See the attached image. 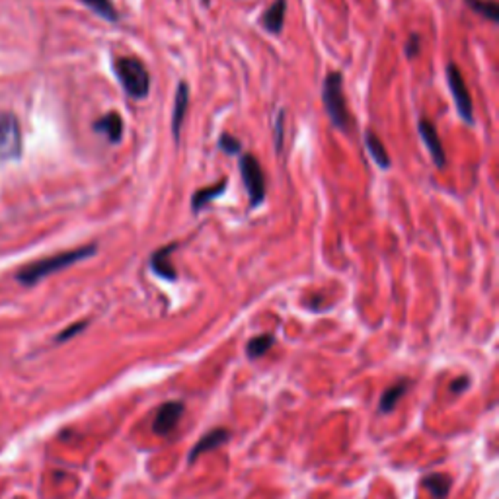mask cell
Here are the masks:
<instances>
[{"label":"cell","mask_w":499,"mask_h":499,"mask_svg":"<svg viewBox=\"0 0 499 499\" xmlns=\"http://www.w3.org/2000/svg\"><path fill=\"white\" fill-rule=\"evenodd\" d=\"M178 242H172V244H166L162 248H158L156 252H153L150 260H148V265L155 275H158L160 279H166V281H176L178 279V272L174 267L172 260L170 255L174 254V250H178Z\"/></svg>","instance_id":"obj_10"},{"label":"cell","mask_w":499,"mask_h":499,"mask_svg":"<svg viewBox=\"0 0 499 499\" xmlns=\"http://www.w3.org/2000/svg\"><path fill=\"white\" fill-rule=\"evenodd\" d=\"M418 133L423 141V145L427 146L429 155L433 158V164L437 168H445L447 164V155L443 143H441V136L437 133V127L433 125V121H429L426 118H419L418 121Z\"/></svg>","instance_id":"obj_7"},{"label":"cell","mask_w":499,"mask_h":499,"mask_svg":"<svg viewBox=\"0 0 499 499\" xmlns=\"http://www.w3.org/2000/svg\"><path fill=\"white\" fill-rule=\"evenodd\" d=\"M365 146H367L369 155H371L374 164H377L381 170H388V168H391L392 166L391 155L386 153V148H384V145H382V141L379 139V135H377L372 129H367V131H365Z\"/></svg>","instance_id":"obj_15"},{"label":"cell","mask_w":499,"mask_h":499,"mask_svg":"<svg viewBox=\"0 0 499 499\" xmlns=\"http://www.w3.org/2000/svg\"><path fill=\"white\" fill-rule=\"evenodd\" d=\"M217 146L218 150H223L228 156H238L242 153V141L237 139L234 135H230V133H223V135L218 136Z\"/></svg>","instance_id":"obj_21"},{"label":"cell","mask_w":499,"mask_h":499,"mask_svg":"<svg viewBox=\"0 0 499 499\" xmlns=\"http://www.w3.org/2000/svg\"><path fill=\"white\" fill-rule=\"evenodd\" d=\"M273 139H275V150L277 153H281L283 150V139H285V111L283 109H279L277 111V115H275V127H273Z\"/></svg>","instance_id":"obj_22"},{"label":"cell","mask_w":499,"mask_h":499,"mask_svg":"<svg viewBox=\"0 0 499 499\" xmlns=\"http://www.w3.org/2000/svg\"><path fill=\"white\" fill-rule=\"evenodd\" d=\"M228 437H230V431L225 429V427H217V429H213L209 433H205V435L199 439V443L191 449L190 463H195L201 454L211 453L213 449H218L220 445H225L228 441Z\"/></svg>","instance_id":"obj_14"},{"label":"cell","mask_w":499,"mask_h":499,"mask_svg":"<svg viewBox=\"0 0 499 499\" xmlns=\"http://www.w3.org/2000/svg\"><path fill=\"white\" fill-rule=\"evenodd\" d=\"M201 4H203V6H205V8H209L211 0H201Z\"/></svg>","instance_id":"obj_26"},{"label":"cell","mask_w":499,"mask_h":499,"mask_svg":"<svg viewBox=\"0 0 499 499\" xmlns=\"http://www.w3.org/2000/svg\"><path fill=\"white\" fill-rule=\"evenodd\" d=\"M285 16H287V0H273L269 8L263 12L258 24L272 36H281L283 26H285Z\"/></svg>","instance_id":"obj_12"},{"label":"cell","mask_w":499,"mask_h":499,"mask_svg":"<svg viewBox=\"0 0 499 499\" xmlns=\"http://www.w3.org/2000/svg\"><path fill=\"white\" fill-rule=\"evenodd\" d=\"M447 84H449L451 94H453L454 106H456V113L461 115V119H463L464 123L472 125L474 123L472 96H470V90H468L466 82H464L461 69H458L454 63L447 64Z\"/></svg>","instance_id":"obj_5"},{"label":"cell","mask_w":499,"mask_h":499,"mask_svg":"<svg viewBox=\"0 0 499 499\" xmlns=\"http://www.w3.org/2000/svg\"><path fill=\"white\" fill-rule=\"evenodd\" d=\"M463 2L468 8L472 10V12L480 14V16L490 20L493 24H498L499 22V4L496 0H463Z\"/></svg>","instance_id":"obj_17"},{"label":"cell","mask_w":499,"mask_h":499,"mask_svg":"<svg viewBox=\"0 0 499 499\" xmlns=\"http://www.w3.org/2000/svg\"><path fill=\"white\" fill-rule=\"evenodd\" d=\"M113 73L123 92L133 100H145L150 94V73L146 64L136 57L113 59Z\"/></svg>","instance_id":"obj_3"},{"label":"cell","mask_w":499,"mask_h":499,"mask_svg":"<svg viewBox=\"0 0 499 499\" xmlns=\"http://www.w3.org/2000/svg\"><path fill=\"white\" fill-rule=\"evenodd\" d=\"M190 84L182 80L176 88V98H174V111H172V135L176 143H180L182 136V127L185 115H188V108H190Z\"/></svg>","instance_id":"obj_11"},{"label":"cell","mask_w":499,"mask_h":499,"mask_svg":"<svg viewBox=\"0 0 499 499\" xmlns=\"http://www.w3.org/2000/svg\"><path fill=\"white\" fill-rule=\"evenodd\" d=\"M24 150L22 129L14 113L0 115V164L8 160H18Z\"/></svg>","instance_id":"obj_6"},{"label":"cell","mask_w":499,"mask_h":499,"mask_svg":"<svg viewBox=\"0 0 499 499\" xmlns=\"http://www.w3.org/2000/svg\"><path fill=\"white\" fill-rule=\"evenodd\" d=\"M98 252V244L92 242V244L86 246H78V248H73V250H66V252H59L55 255H47V258H41V260H36V262L27 263L24 265L18 273H16V279H18L22 285H36L41 279H45L49 275L53 273H59L71 267L74 263L84 262L88 260L92 255H96Z\"/></svg>","instance_id":"obj_1"},{"label":"cell","mask_w":499,"mask_h":499,"mask_svg":"<svg viewBox=\"0 0 499 499\" xmlns=\"http://www.w3.org/2000/svg\"><path fill=\"white\" fill-rule=\"evenodd\" d=\"M228 188V180L227 178H220L217 183L213 185H207V188H201L197 190L193 195H191V213L193 215H199L201 211L205 209L207 205H211L213 201H217L218 197L225 195V191Z\"/></svg>","instance_id":"obj_13"},{"label":"cell","mask_w":499,"mask_h":499,"mask_svg":"<svg viewBox=\"0 0 499 499\" xmlns=\"http://www.w3.org/2000/svg\"><path fill=\"white\" fill-rule=\"evenodd\" d=\"M468 386V379L466 377H461V379H456V381L451 384V391L453 392H463L464 388Z\"/></svg>","instance_id":"obj_25"},{"label":"cell","mask_w":499,"mask_h":499,"mask_svg":"<svg viewBox=\"0 0 499 499\" xmlns=\"http://www.w3.org/2000/svg\"><path fill=\"white\" fill-rule=\"evenodd\" d=\"M88 326V320H82V322H76V324H73V326H69L66 330H63L59 336H57V342L61 344V342H66V339H71V337H74L76 334H80L84 328Z\"/></svg>","instance_id":"obj_24"},{"label":"cell","mask_w":499,"mask_h":499,"mask_svg":"<svg viewBox=\"0 0 499 499\" xmlns=\"http://www.w3.org/2000/svg\"><path fill=\"white\" fill-rule=\"evenodd\" d=\"M80 2L84 6H88L94 14H98L101 20L109 22V24H118L119 20H121L113 0H80Z\"/></svg>","instance_id":"obj_16"},{"label":"cell","mask_w":499,"mask_h":499,"mask_svg":"<svg viewBox=\"0 0 499 499\" xmlns=\"http://www.w3.org/2000/svg\"><path fill=\"white\" fill-rule=\"evenodd\" d=\"M185 406L182 402H166L160 406V409L156 412V418L153 421V431L158 437H166L172 429H176L178 421L182 419Z\"/></svg>","instance_id":"obj_8"},{"label":"cell","mask_w":499,"mask_h":499,"mask_svg":"<svg viewBox=\"0 0 499 499\" xmlns=\"http://www.w3.org/2000/svg\"><path fill=\"white\" fill-rule=\"evenodd\" d=\"M427 490L433 493V498L437 499H445L449 496V490H451V480L443 476V474H431V476H426L423 482Z\"/></svg>","instance_id":"obj_19"},{"label":"cell","mask_w":499,"mask_h":499,"mask_svg":"<svg viewBox=\"0 0 499 499\" xmlns=\"http://www.w3.org/2000/svg\"><path fill=\"white\" fill-rule=\"evenodd\" d=\"M275 344V337L272 334H262V336L252 337L248 345H246V355L250 359H260L262 355H265Z\"/></svg>","instance_id":"obj_18"},{"label":"cell","mask_w":499,"mask_h":499,"mask_svg":"<svg viewBox=\"0 0 499 499\" xmlns=\"http://www.w3.org/2000/svg\"><path fill=\"white\" fill-rule=\"evenodd\" d=\"M238 166L250 201V211H255L265 203V174L262 170V164L254 155L246 153L240 156Z\"/></svg>","instance_id":"obj_4"},{"label":"cell","mask_w":499,"mask_h":499,"mask_svg":"<svg viewBox=\"0 0 499 499\" xmlns=\"http://www.w3.org/2000/svg\"><path fill=\"white\" fill-rule=\"evenodd\" d=\"M322 101L326 109L328 118L332 121V125L342 131V133H351L355 127V121L349 113L347 101L344 94V74L339 71H332L324 76L322 82Z\"/></svg>","instance_id":"obj_2"},{"label":"cell","mask_w":499,"mask_h":499,"mask_svg":"<svg viewBox=\"0 0 499 499\" xmlns=\"http://www.w3.org/2000/svg\"><path fill=\"white\" fill-rule=\"evenodd\" d=\"M406 394V381H400L396 382L394 386H391L388 391L382 394L381 398V409L382 412H391L396 404H398V400L402 398Z\"/></svg>","instance_id":"obj_20"},{"label":"cell","mask_w":499,"mask_h":499,"mask_svg":"<svg viewBox=\"0 0 499 499\" xmlns=\"http://www.w3.org/2000/svg\"><path fill=\"white\" fill-rule=\"evenodd\" d=\"M404 53H406V57L412 59V61L421 53V36H419V34L414 31V34L409 36V39L406 41V45H404Z\"/></svg>","instance_id":"obj_23"},{"label":"cell","mask_w":499,"mask_h":499,"mask_svg":"<svg viewBox=\"0 0 499 499\" xmlns=\"http://www.w3.org/2000/svg\"><path fill=\"white\" fill-rule=\"evenodd\" d=\"M92 129H94V133H100V135L106 136L109 145H119L123 141V135H125V123H123L121 113H118V111L104 113L98 121L92 123Z\"/></svg>","instance_id":"obj_9"}]
</instances>
